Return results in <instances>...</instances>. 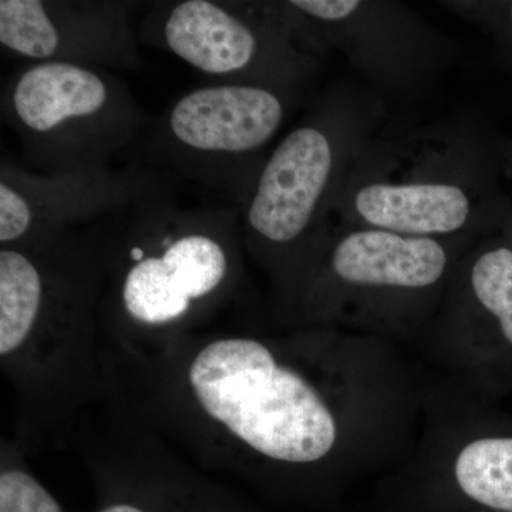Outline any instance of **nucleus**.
Instances as JSON below:
<instances>
[{"mask_svg":"<svg viewBox=\"0 0 512 512\" xmlns=\"http://www.w3.org/2000/svg\"><path fill=\"white\" fill-rule=\"evenodd\" d=\"M171 184L121 212L113 249L124 258L120 303L128 318L163 326L224 288L238 211L222 204L183 205Z\"/></svg>","mask_w":512,"mask_h":512,"instance_id":"obj_1","label":"nucleus"},{"mask_svg":"<svg viewBox=\"0 0 512 512\" xmlns=\"http://www.w3.org/2000/svg\"><path fill=\"white\" fill-rule=\"evenodd\" d=\"M0 109L37 171L107 167L147 123L116 74L73 63H29L3 86Z\"/></svg>","mask_w":512,"mask_h":512,"instance_id":"obj_2","label":"nucleus"},{"mask_svg":"<svg viewBox=\"0 0 512 512\" xmlns=\"http://www.w3.org/2000/svg\"><path fill=\"white\" fill-rule=\"evenodd\" d=\"M188 380L212 420L266 457L312 463L335 444V420L318 393L258 340L208 343L192 360Z\"/></svg>","mask_w":512,"mask_h":512,"instance_id":"obj_3","label":"nucleus"},{"mask_svg":"<svg viewBox=\"0 0 512 512\" xmlns=\"http://www.w3.org/2000/svg\"><path fill=\"white\" fill-rule=\"evenodd\" d=\"M282 121L284 104L266 87L208 84L164 111L151 134L150 157L167 175L241 200L248 190L245 160L272 140Z\"/></svg>","mask_w":512,"mask_h":512,"instance_id":"obj_4","label":"nucleus"},{"mask_svg":"<svg viewBox=\"0 0 512 512\" xmlns=\"http://www.w3.org/2000/svg\"><path fill=\"white\" fill-rule=\"evenodd\" d=\"M154 167L37 171L3 158L0 165V244L89 227L126 210L168 183Z\"/></svg>","mask_w":512,"mask_h":512,"instance_id":"obj_5","label":"nucleus"},{"mask_svg":"<svg viewBox=\"0 0 512 512\" xmlns=\"http://www.w3.org/2000/svg\"><path fill=\"white\" fill-rule=\"evenodd\" d=\"M134 9L120 0H0V45L29 63L134 70Z\"/></svg>","mask_w":512,"mask_h":512,"instance_id":"obj_6","label":"nucleus"},{"mask_svg":"<svg viewBox=\"0 0 512 512\" xmlns=\"http://www.w3.org/2000/svg\"><path fill=\"white\" fill-rule=\"evenodd\" d=\"M140 36L218 83L252 84L266 55L252 16L222 0L163 3L144 20Z\"/></svg>","mask_w":512,"mask_h":512,"instance_id":"obj_7","label":"nucleus"},{"mask_svg":"<svg viewBox=\"0 0 512 512\" xmlns=\"http://www.w3.org/2000/svg\"><path fill=\"white\" fill-rule=\"evenodd\" d=\"M332 168V144L322 130L303 126L289 133L241 198L249 235L274 247L299 241L315 220Z\"/></svg>","mask_w":512,"mask_h":512,"instance_id":"obj_8","label":"nucleus"},{"mask_svg":"<svg viewBox=\"0 0 512 512\" xmlns=\"http://www.w3.org/2000/svg\"><path fill=\"white\" fill-rule=\"evenodd\" d=\"M447 256L429 237H402L394 232H355L339 242L333 271L356 285L424 288L439 281Z\"/></svg>","mask_w":512,"mask_h":512,"instance_id":"obj_9","label":"nucleus"},{"mask_svg":"<svg viewBox=\"0 0 512 512\" xmlns=\"http://www.w3.org/2000/svg\"><path fill=\"white\" fill-rule=\"evenodd\" d=\"M355 204L373 227L413 237L457 231L470 214L466 192L448 184L367 185Z\"/></svg>","mask_w":512,"mask_h":512,"instance_id":"obj_10","label":"nucleus"},{"mask_svg":"<svg viewBox=\"0 0 512 512\" xmlns=\"http://www.w3.org/2000/svg\"><path fill=\"white\" fill-rule=\"evenodd\" d=\"M43 279L35 251L20 244L0 249V353L25 345L39 325Z\"/></svg>","mask_w":512,"mask_h":512,"instance_id":"obj_11","label":"nucleus"},{"mask_svg":"<svg viewBox=\"0 0 512 512\" xmlns=\"http://www.w3.org/2000/svg\"><path fill=\"white\" fill-rule=\"evenodd\" d=\"M461 491L493 510L512 512V439H483L468 444L456 463Z\"/></svg>","mask_w":512,"mask_h":512,"instance_id":"obj_12","label":"nucleus"},{"mask_svg":"<svg viewBox=\"0 0 512 512\" xmlns=\"http://www.w3.org/2000/svg\"><path fill=\"white\" fill-rule=\"evenodd\" d=\"M474 292L501 323L508 342L512 343V252L507 248L495 249L481 256L473 268Z\"/></svg>","mask_w":512,"mask_h":512,"instance_id":"obj_13","label":"nucleus"},{"mask_svg":"<svg viewBox=\"0 0 512 512\" xmlns=\"http://www.w3.org/2000/svg\"><path fill=\"white\" fill-rule=\"evenodd\" d=\"M0 512H64L35 477L8 468L0 474Z\"/></svg>","mask_w":512,"mask_h":512,"instance_id":"obj_14","label":"nucleus"},{"mask_svg":"<svg viewBox=\"0 0 512 512\" xmlns=\"http://www.w3.org/2000/svg\"><path fill=\"white\" fill-rule=\"evenodd\" d=\"M289 8L308 18L323 22H338L348 19L359 9L357 0H292Z\"/></svg>","mask_w":512,"mask_h":512,"instance_id":"obj_15","label":"nucleus"},{"mask_svg":"<svg viewBox=\"0 0 512 512\" xmlns=\"http://www.w3.org/2000/svg\"><path fill=\"white\" fill-rule=\"evenodd\" d=\"M191 505H187L184 508L183 512H202V507H192ZM156 507H151V505L140 503V501H131V500H114L110 501V503L104 504L103 507L100 508L97 512H160L154 510Z\"/></svg>","mask_w":512,"mask_h":512,"instance_id":"obj_16","label":"nucleus"}]
</instances>
